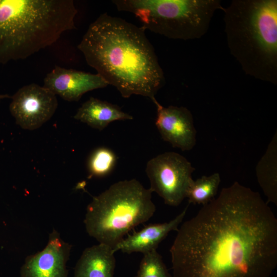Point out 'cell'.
Instances as JSON below:
<instances>
[{"label":"cell","mask_w":277,"mask_h":277,"mask_svg":"<svg viewBox=\"0 0 277 277\" xmlns=\"http://www.w3.org/2000/svg\"><path fill=\"white\" fill-rule=\"evenodd\" d=\"M72 0H0V64L25 59L75 29Z\"/></svg>","instance_id":"obj_3"},{"label":"cell","mask_w":277,"mask_h":277,"mask_svg":"<svg viewBox=\"0 0 277 277\" xmlns=\"http://www.w3.org/2000/svg\"><path fill=\"white\" fill-rule=\"evenodd\" d=\"M188 205L171 221L163 223L148 225L141 230L124 238L113 248L128 254L140 252L143 254L156 250L159 244L168 234L177 231L187 212Z\"/></svg>","instance_id":"obj_12"},{"label":"cell","mask_w":277,"mask_h":277,"mask_svg":"<svg viewBox=\"0 0 277 277\" xmlns=\"http://www.w3.org/2000/svg\"><path fill=\"white\" fill-rule=\"evenodd\" d=\"M195 168L186 157L175 152H166L150 159L146 173L151 191L161 197L165 204L177 206L186 198L193 182Z\"/></svg>","instance_id":"obj_7"},{"label":"cell","mask_w":277,"mask_h":277,"mask_svg":"<svg viewBox=\"0 0 277 277\" xmlns=\"http://www.w3.org/2000/svg\"><path fill=\"white\" fill-rule=\"evenodd\" d=\"M145 31L104 13L89 26L77 46L87 64L124 98L138 95L152 100L165 83Z\"/></svg>","instance_id":"obj_2"},{"label":"cell","mask_w":277,"mask_h":277,"mask_svg":"<svg viewBox=\"0 0 277 277\" xmlns=\"http://www.w3.org/2000/svg\"><path fill=\"white\" fill-rule=\"evenodd\" d=\"M108 85L97 73L55 66L44 78L43 87L66 101L77 102L86 92Z\"/></svg>","instance_id":"obj_11"},{"label":"cell","mask_w":277,"mask_h":277,"mask_svg":"<svg viewBox=\"0 0 277 277\" xmlns=\"http://www.w3.org/2000/svg\"><path fill=\"white\" fill-rule=\"evenodd\" d=\"M220 183L221 177L217 172L193 180L186 192L189 204L203 206L210 202L215 197Z\"/></svg>","instance_id":"obj_16"},{"label":"cell","mask_w":277,"mask_h":277,"mask_svg":"<svg viewBox=\"0 0 277 277\" xmlns=\"http://www.w3.org/2000/svg\"><path fill=\"white\" fill-rule=\"evenodd\" d=\"M172 277H269L277 266V219L237 182L179 226Z\"/></svg>","instance_id":"obj_1"},{"label":"cell","mask_w":277,"mask_h":277,"mask_svg":"<svg viewBox=\"0 0 277 277\" xmlns=\"http://www.w3.org/2000/svg\"><path fill=\"white\" fill-rule=\"evenodd\" d=\"M152 101L156 107L155 126L162 139L182 151L191 150L196 142V131L193 115L187 108L163 106L155 98Z\"/></svg>","instance_id":"obj_10"},{"label":"cell","mask_w":277,"mask_h":277,"mask_svg":"<svg viewBox=\"0 0 277 277\" xmlns=\"http://www.w3.org/2000/svg\"><path fill=\"white\" fill-rule=\"evenodd\" d=\"M230 54L246 74L277 84V1L232 0L224 7Z\"/></svg>","instance_id":"obj_4"},{"label":"cell","mask_w":277,"mask_h":277,"mask_svg":"<svg viewBox=\"0 0 277 277\" xmlns=\"http://www.w3.org/2000/svg\"><path fill=\"white\" fill-rule=\"evenodd\" d=\"M116 160V155L112 150L104 147L96 148L88 160L89 178L104 177L109 174L113 170Z\"/></svg>","instance_id":"obj_17"},{"label":"cell","mask_w":277,"mask_h":277,"mask_svg":"<svg viewBox=\"0 0 277 277\" xmlns=\"http://www.w3.org/2000/svg\"><path fill=\"white\" fill-rule=\"evenodd\" d=\"M71 248L53 229L45 247L26 257L20 269L21 277H68L66 264Z\"/></svg>","instance_id":"obj_9"},{"label":"cell","mask_w":277,"mask_h":277,"mask_svg":"<svg viewBox=\"0 0 277 277\" xmlns=\"http://www.w3.org/2000/svg\"><path fill=\"white\" fill-rule=\"evenodd\" d=\"M114 253L102 243L86 248L75 265L74 277H114Z\"/></svg>","instance_id":"obj_13"},{"label":"cell","mask_w":277,"mask_h":277,"mask_svg":"<svg viewBox=\"0 0 277 277\" xmlns=\"http://www.w3.org/2000/svg\"><path fill=\"white\" fill-rule=\"evenodd\" d=\"M134 277H172L156 250L143 254Z\"/></svg>","instance_id":"obj_18"},{"label":"cell","mask_w":277,"mask_h":277,"mask_svg":"<svg viewBox=\"0 0 277 277\" xmlns=\"http://www.w3.org/2000/svg\"><path fill=\"white\" fill-rule=\"evenodd\" d=\"M73 117L100 131L115 121L133 118L117 105L93 97H90L82 105Z\"/></svg>","instance_id":"obj_14"},{"label":"cell","mask_w":277,"mask_h":277,"mask_svg":"<svg viewBox=\"0 0 277 277\" xmlns=\"http://www.w3.org/2000/svg\"><path fill=\"white\" fill-rule=\"evenodd\" d=\"M152 193L134 179L112 184L88 205L84 221L87 233L113 248L131 229L154 215Z\"/></svg>","instance_id":"obj_5"},{"label":"cell","mask_w":277,"mask_h":277,"mask_svg":"<svg viewBox=\"0 0 277 277\" xmlns=\"http://www.w3.org/2000/svg\"><path fill=\"white\" fill-rule=\"evenodd\" d=\"M11 98L10 111L16 124L25 130L41 127L51 118L58 106L55 94L34 83L24 86Z\"/></svg>","instance_id":"obj_8"},{"label":"cell","mask_w":277,"mask_h":277,"mask_svg":"<svg viewBox=\"0 0 277 277\" xmlns=\"http://www.w3.org/2000/svg\"><path fill=\"white\" fill-rule=\"evenodd\" d=\"M256 175L268 203L277 205V133L256 166Z\"/></svg>","instance_id":"obj_15"},{"label":"cell","mask_w":277,"mask_h":277,"mask_svg":"<svg viewBox=\"0 0 277 277\" xmlns=\"http://www.w3.org/2000/svg\"><path fill=\"white\" fill-rule=\"evenodd\" d=\"M9 96L7 95H0V101L2 98L5 97H9Z\"/></svg>","instance_id":"obj_19"},{"label":"cell","mask_w":277,"mask_h":277,"mask_svg":"<svg viewBox=\"0 0 277 277\" xmlns=\"http://www.w3.org/2000/svg\"><path fill=\"white\" fill-rule=\"evenodd\" d=\"M120 11L131 13L142 27L169 39L200 38L208 31L220 0H114Z\"/></svg>","instance_id":"obj_6"}]
</instances>
